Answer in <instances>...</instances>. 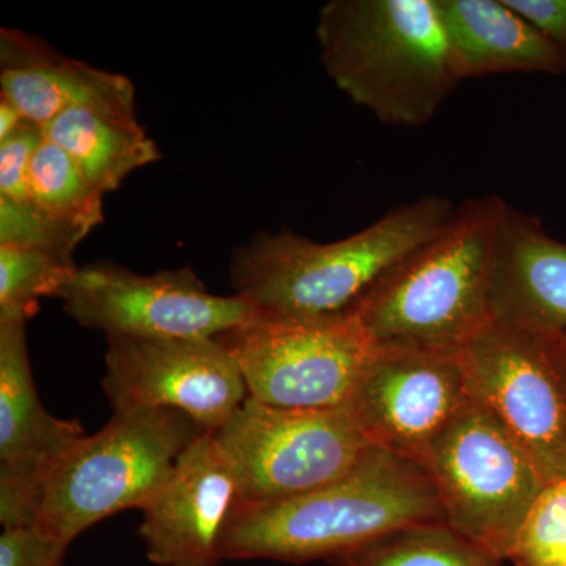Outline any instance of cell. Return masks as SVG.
I'll use <instances>...</instances> for the list:
<instances>
[{
	"instance_id": "6",
	"label": "cell",
	"mask_w": 566,
	"mask_h": 566,
	"mask_svg": "<svg viewBox=\"0 0 566 566\" xmlns=\"http://www.w3.org/2000/svg\"><path fill=\"white\" fill-rule=\"evenodd\" d=\"M423 468L447 526L502 562L547 485L523 446L475 400L447 428Z\"/></svg>"
},
{
	"instance_id": "15",
	"label": "cell",
	"mask_w": 566,
	"mask_h": 566,
	"mask_svg": "<svg viewBox=\"0 0 566 566\" xmlns=\"http://www.w3.org/2000/svg\"><path fill=\"white\" fill-rule=\"evenodd\" d=\"M0 87L25 120L43 129L73 107L136 115L132 80L71 59L18 29L0 31Z\"/></svg>"
},
{
	"instance_id": "25",
	"label": "cell",
	"mask_w": 566,
	"mask_h": 566,
	"mask_svg": "<svg viewBox=\"0 0 566 566\" xmlns=\"http://www.w3.org/2000/svg\"><path fill=\"white\" fill-rule=\"evenodd\" d=\"M69 546L35 526L3 528L0 566H62Z\"/></svg>"
},
{
	"instance_id": "23",
	"label": "cell",
	"mask_w": 566,
	"mask_h": 566,
	"mask_svg": "<svg viewBox=\"0 0 566 566\" xmlns=\"http://www.w3.org/2000/svg\"><path fill=\"white\" fill-rule=\"evenodd\" d=\"M82 241L41 214L32 202L0 200V245L39 249L73 259Z\"/></svg>"
},
{
	"instance_id": "17",
	"label": "cell",
	"mask_w": 566,
	"mask_h": 566,
	"mask_svg": "<svg viewBox=\"0 0 566 566\" xmlns=\"http://www.w3.org/2000/svg\"><path fill=\"white\" fill-rule=\"evenodd\" d=\"M458 81L566 73V54L504 0H436Z\"/></svg>"
},
{
	"instance_id": "12",
	"label": "cell",
	"mask_w": 566,
	"mask_h": 566,
	"mask_svg": "<svg viewBox=\"0 0 566 566\" xmlns=\"http://www.w3.org/2000/svg\"><path fill=\"white\" fill-rule=\"evenodd\" d=\"M103 389L115 412L174 409L218 431L249 398L232 354L219 338L106 335Z\"/></svg>"
},
{
	"instance_id": "3",
	"label": "cell",
	"mask_w": 566,
	"mask_h": 566,
	"mask_svg": "<svg viewBox=\"0 0 566 566\" xmlns=\"http://www.w3.org/2000/svg\"><path fill=\"white\" fill-rule=\"evenodd\" d=\"M316 39L334 84L385 125H427L460 84L436 0H331Z\"/></svg>"
},
{
	"instance_id": "5",
	"label": "cell",
	"mask_w": 566,
	"mask_h": 566,
	"mask_svg": "<svg viewBox=\"0 0 566 566\" xmlns=\"http://www.w3.org/2000/svg\"><path fill=\"white\" fill-rule=\"evenodd\" d=\"M205 433L196 420L174 409L114 412L98 433L82 438L52 465L33 526L70 545L106 517L144 510L182 453Z\"/></svg>"
},
{
	"instance_id": "27",
	"label": "cell",
	"mask_w": 566,
	"mask_h": 566,
	"mask_svg": "<svg viewBox=\"0 0 566 566\" xmlns=\"http://www.w3.org/2000/svg\"><path fill=\"white\" fill-rule=\"evenodd\" d=\"M25 120L24 115L21 114L20 109L14 106L10 99L6 96L0 95V142L9 139L24 128Z\"/></svg>"
},
{
	"instance_id": "2",
	"label": "cell",
	"mask_w": 566,
	"mask_h": 566,
	"mask_svg": "<svg viewBox=\"0 0 566 566\" xmlns=\"http://www.w3.org/2000/svg\"><path fill=\"white\" fill-rule=\"evenodd\" d=\"M423 523H446L427 469L370 447L348 474L318 490L270 504H237L223 528L221 556L296 565L334 560Z\"/></svg>"
},
{
	"instance_id": "22",
	"label": "cell",
	"mask_w": 566,
	"mask_h": 566,
	"mask_svg": "<svg viewBox=\"0 0 566 566\" xmlns=\"http://www.w3.org/2000/svg\"><path fill=\"white\" fill-rule=\"evenodd\" d=\"M506 560L515 566H566V476L543 488Z\"/></svg>"
},
{
	"instance_id": "8",
	"label": "cell",
	"mask_w": 566,
	"mask_h": 566,
	"mask_svg": "<svg viewBox=\"0 0 566 566\" xmlns=\"http://www.w3.org/2000/svg\"><path fill=\"white\" fill-rule=\"evenodd\" d=\"M212 434L233 465L238 505L318 490L348 474L371 447L344 406L286 409L252 398Z\"/></svg>"
},
{
	"instance_id": "10",
	"label": "cell",
	"mask_w": 566,
	"mask_h": 566,
	"mask_svg": "<svg viewBox=\"0 0 566 566\" xmlns=\"http://www.w3.org/2000/svg\"><path fill=\"white\" fill-rule=\"evenodd\" d=\"M81 326L106 335L216 338L260 314L243 297L218 296L191 268L140 275L112 263L77 268L59 294Z\"/></svg>"
},
{
	"instance_id": "9",
	"label": "cell",
	"mask_w": 566,
	"mask_h": 566,
	"mask_svg": "<svg viewBox=\"0 0 566 566\" xmlns=\"http://www.w3.org/2000/svg\"><path fill=\"white\" fill-rule=\"evenodd\" d=\"M216 338L237 360L249 398L286 409L345 406L375 349L356 316L259 314Z\"/></svg>"
},
{
	"instance_id": "14",
	"label": "cell",
	"mask_w": 566,
	"mask_h": 566,
	"mask_svg": "<svg viewBox=\"0 0 566 566\" xmlns=\"http://www.w3.org/2000/svg\"><path fill=\"white\" fill-rule=\"evenodd\" d=\"M240 499L237 475L211 431L180 458L142 510L139 536L158 566H219L223 528Z\"/></svg>"
},
{
	"instance_id": "16",
	"label": "cell",
	"mask_w": 566,
	"mask_h": 566,
	"mask_svg": "<svg viewBox=\"0 0 566 566\" xmlns=\"http://www.w3.org/2000/svg\"><path fill=\"white\" fill-rule=\"evenodd\" d=\"M491 318L566 331V243L509 202L495 241Z\"/></svg>"
},
{
	"instance_id": "11",
	"label": "cell",
	"mask_w": 566,
	"mask_h": 566,
	"mask_svg": "<svg viewBox=\"0 0 566 566\" xmlns=\"http://www.w3.org/2000/svg\"><path fill=\"white\" fill-rule=\"evenodd\" d=\"M471 400L460 352L375 346L344 408L368 444L423 465Z\"/></svg>"
},
{
	"instance_id": "19",
	"label": "cell",
	"mask_w": 566,
	"mask_h": 566,
	"mask_svg": "<svg viewBox=\"0 0 566 566\" xmlns=\"http://www.w3.org/2000/svg\"><path fill=\"white\" fill-rule=\"evenodd\" d=\"M29 189L33 207L80 241L104 222V193L85 178L69 153L46 137L33 155Z\"/></svg>"
},
{
	"instance_id": "26",
	"label": "cell",
	"mask_w": 566,
	"mask_h": 566,
	"mask_svg": "<svg viewBox=\"0 0 566 566\" xmlns=\"http://www.w3.org/2000/svg\"><path fill=\"white\" fill-rule=\"evenodd\" d=\"M504 2L566 54V0H504Z\"/></svg>"
},
{
	"instance_id": "4",
	"label": "cell",
	"mask_w": 566,
	"mask_h": 566,
	"mask_svg": "<svg viewBox=\"0 0 566 566\" xmlns=\"http://www.w3.org/2000/svg\"><path fill=\"white\" fill-rule=\"evenodd\" d=\"M505 200L458 205L444 229L397 264L357 308V322L378 348L460 352L491 322L495 241Z\"/></svg>"
},
{
	"instance_id": "20",
	"label": "cell",
	"mask_w": 566,
	"mask_h": 566,
	"mask_svg": "<svg viewBox=\"0 0 566 566\" xmlns=\"http://www.w3.org/2000/svg\"><path fill=\"white\" fill-rule=\"evenodd\" d=\"M331 562L335 566H504L446 523L397 528Z\"/></svg>"
},
{
	"instance_id": "21",
	"label": "cell",
	"mask_w": 566,
	"mask_h": 566,
	"mask_svg": "<svg viewBox=\"0 0 566 566\" xmlns=\"http://www.w3.org/2000/svg\"><path fill=\"white\" fill-rule=\"evenodd\" d=\"M76 270L70 256L0 245V319L28 323L41 297H59Z\"/></svg>"
},
{
	"instance_id": "7",
	"label": "cell",
	"mask_w": 566,
	"mask_h": 566,
	"mask_svg": "<svg viewBox=\"0 0 566 566\" xmlns=\"http://www.w3.org/2000/svg\"><path fill=\"white\" fill-rule=\"evenodd\" d=\"M460 359L472 400L497 417L546 482L566 476V331L491 319Z\"/></svg>"
},
{
	"instance_id": "18",
	"label": "cell",
	"mask_w": 566,
	"mask_h": 566,
	"mask_svg": "<svg viewBox=\"0 0 566 566\" xmlns=\"http://www.w3.org/2000/svg\"><path fill=\"white\" fill-rule=\"evenodd\" d=\"M44 137L69 153L88 181L106 193L142 167L161 159V151L136 115L73 107L43 129Z\"/></svg>"
},
{
	"instance_id": "24",
	"label": "cell",
	"mask_w": 566,
	"mask_h": 566,
	"mask_svg": "<svg viewBox=\"0 0 566 566\" xmlns=\"http://www.w3.org/2000/svg\"><path fill=\"white\" fill-rule=\"evenodd\" d=\"M43 140V128L29 122L9 139L0 142V200L32 202L29 172L33 155Z\"/></svg>"
},
{
	"instance_id": "13",
	"label": "cell",
	"mask_w": 566,
	"mask_h": 566,
	"mask_svg": "<svg viewBox=\"0 0 566 566\" xmlns=\"http://www.w3.org/2000/svg\"><path fill=\"white\" fill-rule=\"evenodd\" d=\"M84 428L50 415L33 381L25 323L0 319V523H35L41 485L52 465L70 452Z\"/></svg>"
},
{
	"instance_id": "1",
	"label": "cell",
	"mask_w": 566,
	"mask_h": 566,
	"mask_svg": "<svg viewBox=\"0 0 566 566\" xmlns=\"http://www.w3.org/2000/svg\"><path fill=\"white\" fill-rule=\"evenodd\" d=\"M455 211L447 197L424 196L334 243L286 229L255 233L233 251L234 294L274 318L354 316L381 279L441 232Z\"/></svg>"
}]
</instances>
